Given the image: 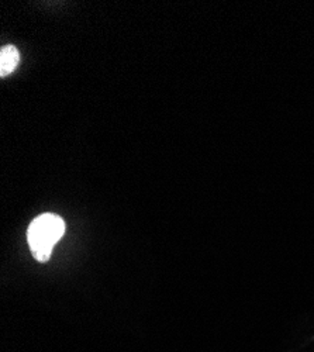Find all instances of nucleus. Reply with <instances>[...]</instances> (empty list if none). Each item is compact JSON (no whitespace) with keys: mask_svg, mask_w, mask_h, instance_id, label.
Returning <instances> with one entry per match:
<instances>
[{"mask_svg":"<svg viewBox=\"0 0 314 352\" xmlns=\"http://www.w3.org/2000/svg\"><path fill=\"white\" fill-rule=\"evenodd\" d=\"M65 232L64 220L52 213H45L34 219L28 227L27 240L34 258L45 262L51 256L54 245L58 243Z\"/></svg>","mask_w":314,"mask_h":352,"instance_id":"f257e3e1","label":"nucleus"},{"mask_svg":"<svg viewBox=\"0 0 314 352\" xmlns=\"http://www.w3.org/2000/svg\"><path fill=\"white\" fill-rule=\"evenodd\" d=\"M20 63L19 50L13 45H6L0 51V75H10Z\"/></svg>","mask_w":314,"mask_h":352,"instance_id":"f03ea898","label":"nucleus"}]
</instances>
